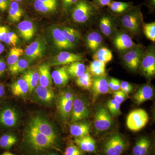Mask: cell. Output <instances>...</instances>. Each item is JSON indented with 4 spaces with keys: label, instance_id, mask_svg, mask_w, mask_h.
<instances>
[{
    "label": "cell",
    "instance_id": "11a10c76",
    "mask_svg": "<svg viewBox=\"0 0 155 155\" xmlns=\"http://www.w3.org/2000/svg\"><path fill=\"white\" fill-rule=\"evenodd\" d=\"M5 93V87L2 84H0V98L4 96Z\"/></svg>",
    "mask_w": 155,
    "mask_h": 155
},
{
    "label": "cell",
    "instance_id": "ee69618b",
    "mask_svg": "<svg viewBox=\"0 0 155 155\" xmlns=\"http://www.w3.org/2000/svg\"><path fill=\"white\" fill-rule=\"evenodd\" d=\"M114 99L118 103L121 104L124 102L127 97V95L123 92L122 91H115L114 93Z\"/></svg>",
    "mask_w": 155,
    "mask_h": 155
},
{
    "label": "cell",
    "instance_id": "be15d7a7",
    "mask_svg": "<svg viewBox=\"0 0 155 155\" xmlns=\"http://www.w3.org/2000/svg\"><path fill=\"white\" fill-rule=\"evenodd\" d=\"M0 20H1V17H0Z\"/></svg>",
    "mask_w": 155,
    "mask_h": 155
},
{
    "label": "cell",
    "instance_id": "d6986e66",
    "mask_svg": "<svg viewBox=\"0 0 155 155\" xmlns=\"http://www.w3.org/2000/svg\"><path fill=\"white\" fill-rule=\"evenodd\" d=\"M51 35L56 46L60 49H70L75 46L71 45L65 38L61 28L55 27L52 29Z\"/></svg>",
    "mask_w": 155,
    "mask_h": 155
},
{
    "label": "cell",
    "instance_id": "6f0895ef",
    "mask_svg": "<svg viewBox=\"0 0 155 155\" xmlns=\"http://www.w3.org/2000/svg\"><path fill=\"white\" fill-rule=\"evenodd\" d=\"M4 50H5V46L4 45L0 43V54L3 52Z\"/></svg>",
    "mask_w": 155,
    "mask_h": 155
},
{
    "label": "cell",
    "instance_id": "ab89813d",
    "mask_svg": "<svg viewBox=\"0 0 155 155\" xmlns=\"http://www.w3.org/2000/svg\"><path fill=\"white\" fill-rule=\"evenodd\" d=\"M34 7L37 11L41 13L52 12L56 11L57 8V7L51 5H47L39 0L35 1L34 2Z\"/></svg>",
    "mask_w": 155,
    "mask_h": 155
},
{
    "label": "cell",
    "instance_id": "8d00e7d4",
    "mask_svg": "<svg viewBox=\"0 0 155 155\" xmlns=\"http://www.w3.org/2000/svg\"><path fill=\"white\" fill-rule=\"evenodd\" d=\"M100 28L104 35L110 36L113 31L112 19L107 15H104L100 21Z\"/></svg>",
    "mask_w": 155,
    "mask_h": 155
},
{
    "label": "cell",
    "instance_id": "4fadbf2b",
    "mask_svg": "<svg viewBox=\"0 0 155 155\" xmlns=\"http://www.w3.org/2000/svg\"><path fill=\"white\" fill-rule=\"evenodd\" d=\"M153 142L147 137H142L136 140L130 155H152Z\"/></svg>",
    "mask_w": 155,
    "mask_h": 155
},
{
    "label": "cell",
    "instance_id": "d4e9b609",
    "mask_svg": "<svg viewBox=\"0 0 155 155\" xmlns=\"http://www.w3.org/2000/svg\"><path fill=\"white\" fill-rule=\"evenodd\" d=\"M35 93L39 99L45 103H51L55 97L54 92L50 87L38 85L35 88Z\"/></svg>",
    "mask_w": 155,
    "mask_h": 155
},
{
    "label": "cell",
    "instance_id": "681fc988",
    "mask_svg": "<svg viewBox=\"0 0 155 155\" xmlns=\"http://www.w3.org/2000/svg\"><path fill=\"white\" fill-rule=\"evenodd\" d=\"M9 0H0V11H6L9 5Z\"/></svg>",
    "mask_w": 155,
    "mask_h": 155
},
{
    "label": "cell",
    "instance_id": "8992f818",
    "mask_svg": "<svg viewBox=\"0 0 155 155\" xmlns=\"http://www.w3.org/2000/svg\"><path fill=\"white\" fill-rule=\"evenodd\" d=\"M113 123L112 115L107 108H98L94 114V125L96 130L103 132L110 129Z\"/></svg>",
    "mask_w": 155,
    "mask_h": 155
},
{
    "label": "cell",
    "instance_id": "5bb4252c",
    "mask_svg": "<svg viewBox=\"0 0 155 155\" xmlns=\"http://www.w3.org/2000/svg\"><path fill=\"white\" fill-rule=\"evenodd\" d=\"M18 120V114L14 108L7 107L0 111V125L3 127H14L17 125Z\"/></svg>",
    "mask_w": 155,
    "mask_h": 155
},
{
    "label": "cell",
    "instance_id": "9f6ffc18",
    "mask_svg": "<svg viewBox=\"0 0 155 155\" xmlns=\"http://www.w3.org/2000/svg\"><path fill=\"white\" fill-rule=\"evenodd\" d=\"M7 36L11 38L14 39L16 40H18V36H17V35L16 33H14V32H9L7 35Z\"/></svg>",
    "mask_w": 155,
    "mask_h": 155
},
{
    "label": "cell",
    "instance_id": "1f68e13d",
    "mask_svg": "<svg viewBox=\"0 0 155 155\" xmlns=\"http://www.w3.org/2000/svg\"><path fill=\"white\" fill-rule=\"evenodd\" d=\"M62 33L66 40L71 45L75 46V43L81 38V35L78 31L70 27H63L62 29Z\"/></svg>",
    "mask_w": 155,
    "mask_h": 155
},
{
    "label": "cell",
    "instance_id": "cb8c5ba5",
    "mask_svg": "<svg viewBox=\"0 0 155 155\" xmlns=\"http://www.w3.org/2000/svg\"><path fill=\"white\" fill-rule=\"evenodd\" d=\"M38 71L40 85L45 87H51L52 78L50 72L49 65L47 64H41L38 67Z\"/></svg>",
    "mask_w": 155,
    "mask_h": 155
},
{
    "label": "cell",
    "instance_id": "484cf974",
    "mask_svg": "<svg viewBox=\"0 0 155 155\" xmlns=\"http://www.w3.org/2000/svg\"><path fill=\"white\" fill-rule=\"evenodd\" d=\"M11 90L14 95L18 97L24 95L29 91L28 84L22 78L11 84Z\"/></svg>",
    "mask_w": 155,
    "mask_h": 155
},
{
    "label": "cell",
    "instance_id": "d6a6232c",
    "mask_svg": "<svg viewBox=\"0 0 155 155\" xmlns=\"http://www.w3.org/2000/svg\"><path fill=\"white\" fill-rule=\"evenodd\" d=\"M75 82L78 86L84 89L90 90L91 88L93 78L88 68L86 69L83 75L76 78Z\"/></svg>",
    "mask_w": 155,
    "mask_h": 155
},
{
    "label": "cell",
    "instance_id": "f5cc1de1",
    "mask_svg": "<svg viewBox=\"0 0 155 155\" xmlns=\"http://www.w3.org/2000/svg\"><path fill=\"white\" fill-rule=\"evenodd\" d=\"M120 81L118 79L115 78L114 87V91H118L120 90Z\"/></svg>",
    "mask_w": 155,
    "mask_h": 155
},
{
    "label": "cell",
    "instance_id": "277c9868",
    "mask_svg": "<svg viewBox=\"0 0 155 155\" xmlns=\"http://www.w3.org/2000/svg\"><path fill=\"white\" fill-rule=\"evenodd\" d=\"M143 16L140 9L133 8L123 14L121 22L122 25L127 30L136 33L139 30L142 22Z\"/></svg>",
    "mask_w": 155,
    "mask_h": 155
},
{
    "label": "cell",
    "instance_id": "9a60e30c",
    "mask_svg": "<svg viewBox=\"0 0 155 155\" xmlns=\"http://www.w3.org/2000/svg\"><path fill=\"white\" fill-rule=\"evenodd\" d=\"M82 59V56L79 54L63 51L53 58L51 65L52 66L68 65L76 61H81Z\"/></svg>",
    "mask_w": 155,
    "mask_h": 155
},
{
    "label": "cell",
    "instance_id": "f546056e",
    "mask_svg": "<svg viewBox=\"0 0 155 155\" xmlns=\"http://www.w3.org/2000/svg\"><path fill=\"white\" fill-rule=\"evenodd\" d=\"M24 78L28 84L29 91L32 92L38 85L39 75L38 72L34 70H29L23 75Z\"/></svg>",
    "mask_w": 155,
    "mask_h": 155
},
{
    "label": "cell",
    "instance_id": "91938a15",
    "mask_svg": "<svg viewBox=\"0 0 155 155\" xmlns=\"http://www.w3.org/2000/svg\"><path fill=\"white\" fill-rule=\"evenodd\" d=\"M15 155L14 154L12 153H11L10 152H5L3 153L2 154V155Z\"/></svg>",
    "mask_w": 155,
    "mask_h": 155
},
{
    "label": "cell",
    "instance_id": "836d02e7",
    "mask_svg": "<svg viewBox=\"0 0 155 155\" xmlns=\"http://www.w3.org/2000/svg\"><path fill=\"white\" fill-rule=\"evenodd\" d=\"M22 14L23 11L18 3L14 1L10 3L9 18L11 22H19L22 17Z\"/></svg>",
    "mask_w": 155,
    "mask_h": 155
},
{
    "label": "cell",
    "instance_id": "6125c7cd",
    "mask_svg": "<svg viewBox=\"0 0 155 155\" xmlns=\"http://www.w3.org/2000/svg\"><path fill=\"white\" fill-rule=\"evenodd\" d=\"M15 2H21L22 0H14Z\"/></svg>",
    "mask_w": 155,
    "mask_h": 155
},
{
    "label": "cell",
    "instance_id": "7dc6e473",
    "mask_svg": "<svg viewBox=\"0 0 155 155\" xmlns=\"http://www.w3.org/2000/svg\"><path fill=\"white\" fill-rule=\"evenodd\" d=\"M8 32V27L5 26H0V41H4Z\"/></svg>",
    "mask_w": 155,
    "mask_h": 155
},
{
    "label": "cell",
    "instance_id": "603a6c76",
    "mask_svg": "<svg viewBox=\"0 0 155 155\" xmlns=\"http://www.w3.org/2000/svg\"><path fill=\"white\" fill-rule=\"evenodd\" d=\"M17 28L22 38L26 41L30 40L34 35L35 28L33 23L28 20L19 22Z\"/></svg>",
    "mask_w": 155,
    "mask_h": 155
},
{
    "label": "cell",
    "instance_id": "44dd1931",
    "mask_svg": "<svg viewBox=\"0 0 155 155\" xmlns=\"http://www.w3.org/2000/svg\"><path fill=\"white\" fill-rule=\"evenodd\" d=\"M90 126L86 122H73L69 127L70 133L75 137H81L89 134Z\"/></svg>",
    "mask_w": 155,
    "mask_h": 155
},
{
    "label": "cell",
    "instance_id": "94428289",
    "mask_svg": "<svg viewBox=\"0 0 155 155\" xmlns=\"http://www.w3.org/2000/svg\"><path fill=\"white\" fill-rule=\"evenodd\" d=\"M46 155H60L59 154L57 153H48Z\"/></svg>",
    "mask_w": 155,
    "mask_h": 155
},
{
    "label": "cell",
    "instance_id": "816d5d0a",
    "mask_svg": "<svg viewBox=\"0 0 155 155\" xmlns=\"http://www.w3.org/2000/svg\"><path fill=\"white\" fill-rule=\"evenodd\" d=\"M6 69V65L4 60L0 59V76L5 73Z\"/></svg>",
    "mask_w": 155,
    "mask_h": 155
},
{
    "label": "cell",
    "instance_id": "3957f363",
    "mask_svg": "<svg viewBox=\"0 0 155 155\" xmlns=\"http://www.w3.org/2000/svg\"><path fill=\"white\" fill-rule=\"evenodd\" d=\"M97 8L88 0H79L71 11V16L75 22L85 23L97 13Z\"/></svg>",
    "mask_w": 155,
    "mask_h": 155
},
{
    "label": "cell",
    "instance_id": "4dcf8cb0",
    "mask_svg": "<svg viewBox=\"0 0 155 155\" xmlns=\"http://www.w3.org/2000/svg\"><path fill=\"white\" fill-rule=\"evenodd\" d=\"M106 66V64L104 62L94 60L90 64L88 69L94 77L105 76Z\"/></svg>",
    "mask_w": 155,
    "mask_h": 155
},
{
    "label": "cell",
    "instance_id": "680465c9",
    "mask_svg": "<svg viewBox=\"0 0 155 155\" xmlns=\"http://www.w3.org/2000/svg\"><path fill=\"white\" fill-rule=\"evenodd\" d=\"M47 1L54 5H58V0H47Z\"/></svg>",
    "mask_w": 155,
    "mask_h": 155
},
{
    "label": "cell",
    "instance_id": "8fae6325",
    "mask_svg": "<svg viewBox=\"0 0 155 155\" xmlns=\"http://www.w3.org/2000/svg\"><path fill=\"white\" fill-rule=\"evenodd\" d=\"M142 72L147 77H153L155 74V53L153 48H150L143 55L141 62Z\"/></svg>",
    "mask_w": 155,
    "mask_h": 155
},
{
    "label": "cell",
    "instance_id": "4316f807",
    "mask_svg": "<svg viewBox=\"0 0 155 155\" xmlns=\"http://www.w3.org/2000/svg\"><path fill=\"white\" fill-rule=\"evenodd\" d=\"M108 7L112 13L117 14H124L134 8L131 3L114 1Z\"/></svg>",
    "mask_w": 155,
    "mask_h": 155
},
{
    "label": "cell",
    "instance_id": "52a82bcc",
    "mask_svg": "<svg viewBox=\"0 0 155 155\" xmlns=\"http://www.w3.org/2000/svg\"><path fill=\"white\" fill-rule=\"evenodd\" d=\"M30 123L39 132L58 144V134L51 124L44 117L40 116H35L30 121Z\"/></svg>",
    "mask_w": 155,
    "mask_h": 155
},
{
    "label": "cell",
    "instance_id": "ba28073f",
    "mask_svg": "<svg viewBox=\"0 0 155 155\" xmlns=\"http://www.w3.org/2000/svg\"><path fill=\"white\" fill-rule=\"evenodd\" d=\"M89 114V110L85 100L80 97L74 98L70 114V122L73 123L86 119Z\"/></svg>",
    "mask_w": 155,
    "mask_h": 155
},
{
    "label": "cell",
    "instance_id": "30bf717a",
    "mask_svg": "<svg viewBox=\"0 0 155 155\" xmlns=\"http://www.w3.org/2000/svg\"><path fill=\"white\" fill-rule=\"evenodd\" d=\"M143 55L142 48L136 46L125 53L123 60L127 67L132 71L138 69Z\"/></svg>",
    "mask_w": 155,
    "mask_h": 155
},
{
    "label": "cell",
    "instance_id": "7a4b0ae2",
    "mask_svg": "<svg viewBox=\"0 0 155 155\" xmlns=\"http://www.w3.org/2000/svg\"><path fill=\"white\" fill-rule=\"evenodd\" d=\"M129 145L125 137L118 133H113L101 142L97 153V155H123Z\"/></svg>",
    "mask_w": 155,
    "mask_h": 155
},
{
    "label": "cell",
    "instance_id": "6da1fadb",
    "mask_svg": "<svg viewBox=\"0 0 155 155\" xmlns=\"http://www.w3.org/2000/svg\"><path fill=\"white\" fill-rule=\"evenodd\" d=\"M25 142L28 148L37 154H41L50 150H60L58 144L39 132L29 123L25 132Z\"/></svg>",
    "mask_w": 155,
    "mask_h": 155
},
{
    "label": "cell",
    "instance_id": "c3c4849f",
    "mask_svg": "<svg viewBox=\"0 0 155 155\" xmlns=\"http://www.w3.org/2000/svg\"><path fill=\"white\" fill-rule=\"evenodd\" d=\"M63 7L65 8L68 9L74 6L79 0H61Z\"/></svg>",
    "mask_w": 155,
    "mask_h": 155
},
{
    "label": "cell",
    "instance_id": "f6af8a7d",
    "mask_svg": "<svg viewBox=\"0 0 155 155\" xmlns=\"http://www.w3.org/2000/svg\"><path fill=\"white\" fill-rule=\"evenodd\" d=\"M120 90L127 95L133 90V86L129 82L123 81L120 83Z\"/></svg>",
    "mask_w": 155,
    "mask_h": 155
},
{
    "label": "cell",
    "instance_id": "f35d334b",
    "mask_svg": "<svg viewBox=\"0 0 155 155\" xmlns=\"http://www.w3.org/2000/svg\"><path fill=\"white\" fill-rule=\"evenodd\" d=\"M23 52L24 51L21 48L14 47L11 49L7 61L9 66L16 63L19 60V58L22 55Z\"/></svg>",
    "mask_w": 155,
    "mask_h": 155
},
{
    "label": "cell",
    "instance_id": "7c38bea8",
    "mask_svg": "<svg viewBox=\"0 0 155 155\" xmlns=\"http://www.w3.org/2000/svg\"><path fill=\"white\" fill-rule=\"evenodd\" d=\"M73 142L86 154H96L97 153V145L96 141L89 134L81 137H75Z\"/></svg>",
    "mask_w": 155,
    "mask_h": 155
},
{
    "label": "cell",
    "instance_id": "2e32d148",
    "mask_svg": "<svg viewBox=\"0 0 155 155\" xmlns=\"http://www.w3.org/2000/svg\"><path fill=\"white\" fill-rule=\"evenodd\" d=\"M91 88L94 99L101 95L110 92L108 81L105 76L95 77L93 79Z\"/></svg>",
    "mask_w": 155,
    "mask_h": 155
},
{
    "label": "cell",
    "instance_id": "f1b7e54d",
    "mask_svg": "<svg viewBox=\"0 0 155 155\" xmlns=\"http://www.w3.org/2000/svg\"><path fill=\"white\" fill-rule=\"evenodd\" d=\"M86 67L83 63L80 61L72 63L67 67V72L69 76L73 78H78L81 76L86 70Z\"/></svg>",
    "mask_w": 155,
    "mask_h": 155
},
{
    "label": "cell",
    "instance_id": "7bdbcfd3",
    "mask_svg": "<svg viewBox=\"0 0 155 155\" xmlns=\"http://www.w3.org/2000/svg\"><path fill=\"white\" fill-rule=\"evenodd\" d=\"M108 110L111 115L115 116H118L121 114L120 110V104L116 102L114 99H111L108 101L107 104Z\"/></svg>",
    "mask_w": 155,
    "mask_h": 155
},
{
    "label": "cell",
    "instance_id": "e575fe53",
    "mask_svg": "<svg viewBox=\"0 0 155 155\" xmlns=\"http://www.w3.org/2000/svg\"><path fill=\"white\" fill-rule=\"evenodd\" d=\"M94 60H97L107 64L112 61L113 58L112 51L107 48L99 49L92 57Z\"/></svg>",
    "mask_w": 155,
    "mask_h": 155
},
{
    "label": "cell",
    "instance_id": "60d3db41",
    "mask_svg": "<svg viewBox=\"0 0 155 155\" xmlns=\"http://www.w3.org/2000/svg\"><path fill=\"white\" fill-rule=\"evenodd\" d=\"M143 32L146 37L151 41H155V22L145 23L143 26Z\"/></svg>",
    "mask_w": 155,
    "mask_h": 155
},
{
    "label": "cell",
    "instance_id": "ac0fdd59",
    "mask_svg": "<svg viewBox=\"0 0 155 155\" xmlns=\"http://www.w3.org/2000/svg\"><path fill=\"white\" fill-rule=\"evenodd\" d=\"M114 42L116 48L120 51L130 50L136 46L131 38L126 33L118 34L114 38Z\"/></svg>",
    "mask_w": 155,
    "mask_h": 155
},
{
    "label": "cell",
    "instance_id": "b9f144b4",
    "mask_svg": "<svg viewBox=\"0 0 155 155\" xmlns=\"http://www.w3.org/2000/svg\"><path fill=\"white\" fill-rule=\"evenodd\" d=\"M63 155H87L74 143H70L66 147Z\"/></svg>",
    "mask_w": 155,
    "mask_h": 155
},
{
    "label": "cell",
    "instance_id": "83f0119b",
    "mask_svg": "<svg viewBox=\"0 0 155 155\" xmlns=\"http://www.w3.org/2000/svg\"><path fill=\"white\" fill-rule=\"evenodd\" d=\"M102 42V37L99 33L96 31L91 32L87 37V45L92 51L97 50L101 46Z\"/></svg>",
    "mask_w": 155,
    "mask_h": 155
},
{
    "label": "cell",
    "instance_id": "9c48e42d",
    "mask_svg": "<svg viewBox=\"0 0 155 155\" xmlns=\"http://www.w3.org/2000/svg\"><path fill=\"white\" fill-rule=\"evenodd\" d=\"M74 97L72 92H63L58 98L57 107L59 114L65 120L69 119L72 111Z\"/></svg>",
    "mask_w": 155,
    "mask_h": 155
},
{
    "label": "cell",
    "instance_id": "ffe728a7",
    "mask_svg": "<svg viewBox=\"0 0 155 155\" xmlns=\"http://www.w3.org/2000/svg\"><path fill=\"white\" fill-rule=\"evenodd\" d=\"M51 75L54 83L58 86H65L69 82V76L66 66L57 68L52 72Z\"/></svg>",
    "mask_w": 155,
    "mask_h": 155
},
{
    "label": "cell",
    "instance_id": "7402d4cb",
    "mask_svg": "<svg viewBox=\"0 0 155 155\" xmlns=\"http://www.w3.org/2000/svg\"><path fill=\"white\" fill-rule=\"evenodd\" d=\"M153 95V89L150 85L142 86L135 93L134 99L137 104H140L150 99Z\"/></svg>",
    "mask_w": 155,
    "mask_h": 155
},
{
    "label": "cell",
    "instance_id": "f907efd6",
    "mask_svg": "<svg viewBox=\"0 0 155 155\" xmlns=\"http://www.w3.org/2000/svg\"><path fill=\"white\" fill-rule=\"evenodd\" d=\"M4 42L7 44L15 47L17 44V40L7 36L4 40Z\"/></svg>",
    "mask_w": 155,
    "mask_h": 155
},
{
    "label": "cell",
    "instance_id": "db71d44e",
    "mask_svg": "<svg viewBox=\"0 0 155 155\" xmlns=\"http://www.w3.org/2000/svg\"><path fill=\"white\" fill-rule=\"evenodd\" d=\"M148 6L150 10L153 11L155 10V0H148Z\"/></svg>",
    "mask_w": 155,
    "mask_h": 155
},
{
    "label": "cell",
    "instance_id": "74e56055",
    "mask_svg": "<svg viewBox=\"0 0 155 155\" xmlns=\"http://www.w3.org/2000/svg\"><path fill=\"white\" fill-rule=\"evenodd\" d=\"M29 66L28 61L24 59H20L16 63L9 66V70L12 74H17L23 72Z\"/></svg>",
    "mask_w": 155,
    "mask_h": 155
},
{
    "label": "cell",
    "instance_id": "5b68a950",
    "mask_svg": "<svg viewBox=\"0 0 155 155\" xmlns=\"http://www.w3.org/2000/svg\"><path fill=\"white\" fill-rule=\"evenodd\" d=\"M148 121V115L146 111L142 109H136L127 116L126 125L130 130L138 131L146 126Z\"/></svg>",
    "mask_w": 155,
    "mask_h": 155
},
{
    "label": "cell",
    "instance_id": "bcb514c9",
    "mask_svg": "<svg viewBox=\"0 0 155 155\" xmlns=\"http://www.w3.org/2000/svg\"><path fill=\"white\" fill-rule=\"evenodd\" d=\"M112 0H94V4L97 8L98 7H103L109 6Z\"/></svg>",
    "mask_w": 155,
    "mask_h": 155
},
{
    "label": "cell",
    "instance_id": "d590c367",
    "mask_svg": "<svg viewBox=\"0 0 155 155\" xmlns=\"http://www.w3.org/2000/svg\"><path fill=\"white\" fill-rule=\"evenodd\" d=\"M17 137L12 134H5L0 137V147L9 150L17 142Z\"/></svg>",
    "mask_w": 155,
    "mask_h": 155
},
{
    "label": "cell",
    "instance_id": "e0dca14e",
    "mask_svg": "<svg viewBox=\"0 0 155 155\" xmlns=\"http://www.w3.org/2000/svg\"><path fill=\"white\" fill-rule=\"evenodd\" d=\"M45 50V46L42 42L36 41L31 43L25 50V55L31 60H35L42 55Z\"/></svg>",
    "mask_w": 155,
    "mask_h": 155
}]
</instances>
